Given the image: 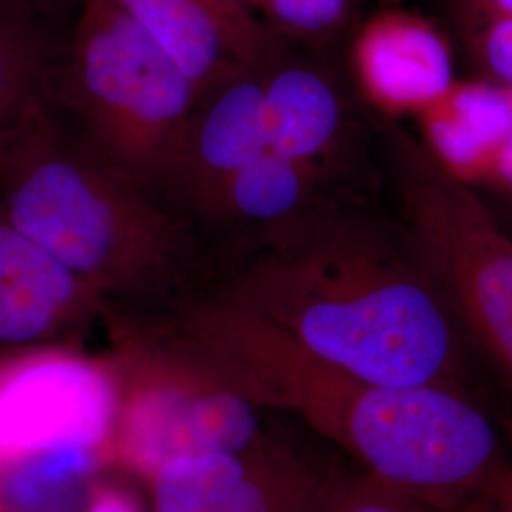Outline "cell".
I'll use <instances>...</instances> for the list:
<instances>
[{
	"instance_id": "20",
	"label": "cell",
	"mask_w": 512,
	"mask_h": 512,
	"mask_svg": "<svg viewBox=\"0 0 512 512\" xmlns=\"http://www.w3.org/2000/svg\"><path fill=\"white\" fill-rule=\"evenodd\" d=\"M86 512H141L137 503L118 490H97Z\"/></svg>"
},
{
	"instance_id": "7",
	"label": "cell",
	"mask_w": 512,
	"mask_h": 512,
	"mask_svg": "<svg viewBox=\"0 0 512 512\" xmlns=\"http://www.w3.org/2000/svg\"><path fill=\"white\" fill-rule=\"evenodd\" d=\"M268 148L310 171L330 192L355 198L348 184L368 164L361 103L329 63L287 46L262 67Z\"/></svg>"
},
{
	"instance_id": "14",
	"label": "cell",
	"mask_w": 512,
	"mask_h": 512,
	"mask_svg": "<svg viewBox=\"0 0 512 512\" xmlns=\"http://www.w3.org/2000/svg\"><path fill=\"white\" fill-rule=\"evenodd\" d=\"M421 147L444 173L478 188L512 131V86L459 80L416 118Z\"/></svg>"
},
{
	"instance_id": "16",
	"label": "cell",
	"mask_w": 512,
	"mask_h": 512,
	"mask_svg": "<svg viewBox=\"0 0 512 512\" xmlns=\"http://www.w3.org/2000/svg\"><path fill=\"white\" fill-rule=\"evenodd\" d=\"M99 450L65 444L0 461V512H86Z\"/></svg>"
},
{
	"instance_id": "19",
	"label": "cell",
	"mask_w": 512,
	"mask_h": 512,
	"mask_svg": "<svg viewBox=\"0 0 512 512\" xmlns=\"http://www.w3.org/2000/svg\"><path fill=\"white\" fill-rule=\"evenodd\" d=\"M308 512H440L414 495L391 488L374 476L321 480Z\"/></svg>"
},
{
	"instance_id": "10",
	"label": "cell",
	"mask_w": 512,
	"mask_h": 512,
	"mask_svg": "<svg viewBox=\"0 0 512 512\" xmlns=\"http://www.w3.org/2000/svg\"><path fill=\"white\" fill-rule=\"evenodd\" d=\"M348 65L359 103L389 124L416 120L458 82L446 31L395 4H385L357 29Z\"/></svg>"
},
{
	"instance_id": "11",
	"label": "cell",
	"mask_w": 512,
	"mask_h": 512,
	"mask_svg": "<svg viewBox=\"0 0 512 512\" xmlns=\"http://www.w3.org/2000/svg\"><path fill=\"white\" fill-rule=\"evenodd\" d=\"M321 480L270 440L247 452L179 458L152 475L154 512H308Z\"/></svg>"
},
{
	"instance_id": "21",
	"label": "cell",
	"mask_w": 512,
	"mask_h": 512,
	"mask_svg": "<svg viewBox=\"0 0 512 512\" xmlns=\"http://www.w3.org/2000/svg\"><path fill=\"white\" fill-rule=\"evenodd\" d=\"M456 512H501V509L494 495H476Z\"/></svg>"
},
{
	"instance_id": "1",
	"label": "cell",
	"mask_w": 512,
	"mask_h": 512,
	"mask_svg": "<svg viewBox=\"0 0 512 512\" xmlns=\"http://www.w3.org/2000/svg\"><path fill=\"white\" fill-rule=\"evenodd\" d=\"M217 294L370 384L476 391L475 353L395 217L336 198L249 245Z\"/></svg>"
},
{
	"instance_id": "2",
	"label": "cell",
	"mask_w": 512,
	"mask_h": 512,
	"mask_svg": "<svg viewBox=\"0 0 512 512\" xmlns=\"http://www.w3.org/2000/svg\"><path fill=\"white\" fill-rule=\"evenodd\" d=\"M260 406L289 408L391 488L440 512L495 495L511 448L478 393L448 384H370L319 363L219 294L184 317Z\"/></svg>"
},
{
	"instance_id": "13",
	"label": "cell",
	"mask_w": 512,
	"mask_h": 512,
	"mask_svg": "<svg viewBox=\"0 0 512 512\" xmlns=\"http://www.w3.org/2000/svg\"><path fill=\"white\" fill-rule=\"evenodd\" d=\"M101 311L105 300L0 207V348L52 342Z\"/></svg>"
},
{
	"instance_id": "5",
	"label": "cell",
	"mask_w": 512,
	"mask_h": 512,
	"mask_svg": "<svg viewBox=\"0 0 512 512\" xmlns=\"http://www.w3.org/2000/svg\"><path fill=\"white\" fill-rule=\"evenodd\" d=\"M395 219L475 357L512 393V234L482 194L452 179L401 128L387 129Z\"/></svg>"
},
{
	"instance_id": "23",
	"label": "cell",
	"mask_w": 512,
	"mask_h": 512,
	"mask_svg": "<svg viewBox=\"0 0 512 512\" xmlns=\"http://www.w3.org/2000/svg\"><path fill=\"white\" fill-rule=\"evenodd\" d=\"M495 198H499V211L494 209L495 215H497V219L503 222V226L509 230L512 234V196H495Z\"/></svg>"
},
{
	"instance_id": "24",
	"label": "cell",
	"mask_w": 512,
	"mask_h": 512,
	"mask_svg": "<svg viewBox=\"0 0 512 512\" xmlns=\"http://www.w3.org/2000/svg\"><path fill=\"white\" fill-rule=\"evenodd\" d=\"M241 4H245L247 8H251L253 12H260V6H262V0H239Z\"/></svg>"
},
{
	"instance_id": "17",
	"label": "cell",
	"mask_w": 512,
	"mask_h": 512,
	"mask_svg": "<svg viewBox=\"0 0 512 512\" xmlns=\"http://www.w3.org/2000/svg\"><path fill=\"white\" fill-rule=\"evenodd\" d=\"M476 78L512 86V0H444Z\"/></svg>"
},
{
	"instance_id": "22",
	"label": "cell",
	"mask_w": 512,
	"mask_h": 512,
	"mask_svg": "<svg viewBox=\"0 0 512 512\" xmlns=\"http://www.w3.org/2000/svg\"><path fill=\"white\" fill-rule=\"evenodd\" d=\"M495 499L499 503L501 512H512V446H511V467L509 473L505 476L503 484L499 486V490L495 492Z\"/></svg>"
},
{
	"instance_id": "12",
	"label": "cell",
	"mask_w": 512,
	"mask_h": 512,
	"mask_svg": "<svg viewBox=\"0 0 512 512\" xmlns=\"http://www.w3.org/2000/svg\"><path fill=\"white\" fill-rule=\"evenodd\" d=\"M184 74L207 92L264 67L285 40L239 0H118Z\"/></svg>"
},
{
	"instance_id": "18",
	"label": "cell",
	"mask_w": 512,
	"mask_h": 512,
	"mask_svg": "<svg viewBox=\"0 0 512 512\" xmlns=\"http://www.w3.org/2000/svg\"><path fill=\"white\" fill-rule=\"evenodd\" d=\"M393 0H387L391 4ZM355 10V0H262L260 12L283 40L313 48L340 37Z\"/></svg>"
},
{
	"instance_id": "15",
	"label": "cell",
	"mask_w": 512,
	"mask_h": 512,
	"mask_svg": "<svg viewBox=\"0 0 512 512\" xmlns=\"http://www.w3.org/2000/svg\"><path fill=\"white\" fill-rule=\"evenodd\" d=\"M65 57L16 0H0V156L55 97Z\"/></svg>"
},
{
	"instance_id": "4",
	"label": "cell",
	"mask_w": 512,
	"mask_h": 512,
	"mask_svg": "<svg viewBox=\"0 0 512 512\" xmlns=\"http://www.w3.org/2000/svg\"><path fill=\"white\" fill-rule=\"evenodd\" d=\"M200 88L118 0H82L55 88L80 135L160 200Z\"/></svg>"
},
{
	"instance_id": "8",
	"label": "cell",
	"mask_w": 512,
	"mask_h": 512,
	"mask_svg": "<svg viewBox=\"0 0 512 512\" xmlns=\"http://www.w3.org/2000/svg\"><path fill=\"white\" fill-rule=\"evenodd\" d=\"M120 406L114 378L97 366L48 357L0 376V461L78 444L101 450Z\"/></svg>"
},
{
	"instance_id": "3",
	"label": "cell",
	"mask_w": 512,
	"mask_h": 512,
	"mask_svg": "<svg viewBox=\"0 0 512 512\" xmlns=\"http://www.w3.org/2000/svg\"><path fill=\"white\" fill-rule=\"evenodd\" d=\"M0 207L105 304L164 298L196 262L190 226L82 135L67 133L54 101L2 152Z\"/></svg>"
},
{
	"instance_id": "9",
	"label": "cell",
	"mask_w": 512,
	"mask_h": 512,
	"mask_svg": "<svg viewBox=\"0 0 512 512\" xmlns=\"http://www.w3.org/2000/svg\"><path fill=\"white\" fill-rule=\"evenodd\" d=\"M266 148L260 67L202 93L160 200L186 224L213 226L228 184Z\"/></svg>"
},
{
	"instance_id": "6",
	"label": "cell",
	"mask_w": 512,
	"mask_h": 512,
	"mask_svg": "<svg viewBox=\"0 0 512 512\" xmlns=\"http://www.w3.org/2000/svg\"><path fill=\"white\" fill-rule=\"evenodd\" d=\"M118 327L124 391L112 439L133 469L152 476L173 459L247 452L272 440L251 391L171 321Z\"/></svg>"
}]
</instances>
